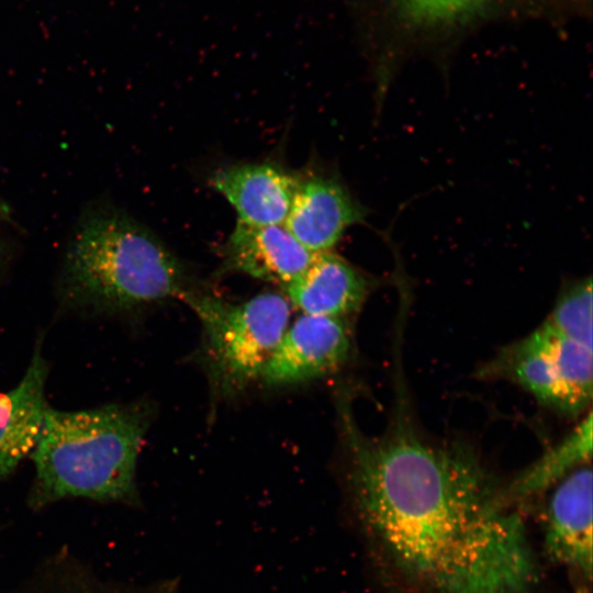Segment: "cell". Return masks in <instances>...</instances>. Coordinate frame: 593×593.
<instances>
[{
    "label": "cell",
    "instance_id": "obj_1",
    "mask_svg": "<svg viewBox=\"0 0 593 593\" xmlns=\"http://www.w3.org/2000/svg\"><path fill=\"white\" fill-rule=\"evenodd\" d=\"M385 430L366 435L338 406L348 480L361 522L418 593H534L537 560L524 519L479 451L422 433L401 389Z\"/></svg>",
    "mask_w": 593,
    "mask_h": 593
},
{
    "label": "cell",
    "instance_id": "obj_2",
    "mask_svg": "<svg viewBox=\"0 0 593 593\" xmlns=\"http://www.w3.org/2000/svg\"><path fill=\"white\" fill-rule=\"evenodd\" d=\"M188 286L184 268L164 243L110 204H94L80 215L58 279L66 305L100 314L182 299Z\"/></svg>",
    "mask_w": 593,
    "mask_h": 593
},
{
    "label": "cell",
    "instance_id": "obj_3",
    "mask_svg": "<svg viewBox=\"0 0 593 593\" xmlns=\"http://www.w3.org/2000/svg\"><path fill=\"white\" fill-rule=\"evenodd\" d=\"M152 421L145 402L80 411L46 407L30 455L40 500H126L135 494L137 458Z\"/></svg>",
    "mask_w": 593,
    "mask_h": 593
},
{
    "label": "cell",
    "instance_id": "obj_4",
    "mask_svg": "<svg viewBox=\"0 0 593 593\" xmlns=\"http://www.w3.org/2000/svg\"><path fill=\"white\" fill-rule=\"evenodd\" d=\"M182 300L201 323V357L217 396L238 394L260 378L290 324L289 301L276 292L232 303L191 290Z\"/></svg>",
    "mask_w": 593,
    "mask_h": 593
},
{
    "label": "cell",
    "instance_id": "obj_5",
    "mask_svg": "<svg viewBox=\"0 0 593 593\" xmlns=\"http://www.w3.org/2000/svg\"><path fill=\"white\" fill-rule=\"evenodd\" d=\"M477 376L515 383L541 406L568 418L583 417L591 411L592 349L544 324L500 348Z\"/></svg>",
    "mask_w": 593,
    "mask_h": 593
},
{
    "label": "cell",
    "instance_id": "obj_6",
    "mask_svg": "<svg viewBox=\"0 0 593 593\" xmlns=\"http://www.w3.org/2000/svg\"><path fill=\"white\" fill-rule=\"evenodd\" d=\"M344 318L302 314L287 327L260 379L271 387L306 382L336 372L353 351Z\"/></svg>",
    "mask_w": 593,
    "mask_h": 593
},
{
    "label": "cell",
    "instance_id": "obj_7",
    "mask_svg": "<svg viewBox=\"0 0 593 593\" xmlns=\"http://www.w3.org/2000/svg\"><path fill=\"white\" fill-rule=\"evenodd\" d=\"M592 467L583 465L552 489L544 532L548 557L586 584L592 579Z\"/></svg>",
    "mask_w": 593,
    "mask_h": 593
},
{
    "label": "cell",
    "instance_id": "obj_8",
    "mask_svg": "<svg viewBox=\"0 0 593 593\" xmlns=\"http://www.w3.org/2000/svg\"><path fill=\"white\" fill-rule=\"evenodd\" d=\"M366 217L365 208L337 179H298L284 227L309 250L328 251L345 231Z\"/></svg>",
    "mask_w": 593,
    "mask_h": 593
},
{
    "label": "cell",
    "instance_id": "obj_9",
    "mask_svg": "<svg viewBox=\"0 0 593 593\" xmlns=\"http://www.w3.org/2000/svg\"><path fill=\"white\" fill-rule=\"evenodd\" d=\"M377 284L376 278L328 250L316 253L284 288L289 303L303 314L345 320L361 309Z\"/></svg>",
    "mask_w": 593,
    "mask_h": 593
},
{
    "label": "cell",
    "instance_id": "obj_10",
    "mask_svg": "<svg viewBox=\"0 0 593 593\" xmlns=\"http://www.w3.org/2000/svg\"><path fill=\"white\" fill-rule=\"evenodd\" d=\"M315 254L284 225H249L238 221L225 246V266L286 287L307 268Z\"/></svg>",
    "mask_w": 593,
    "mask_h": 593
},
{
    "label": "cell",
    "instance_id": "obj_11",
    "mask_svg": "<svg viewBox=\"0 0 593 593\" xmlns=\"http://www.w3.org/2000/svg\"><path fill=\"white\" fill-rule=\"evenodd\" d=\"M47 377L48 365L38 340L20 382L0 394V480L11 474L36 444L48 406Z\"/></svg>",
    "mask_w": 593,
    "mask_h": 593
},
{
    "label": "cell",
    "instance_id": "obj_12",
    "mask_svg": "<svg viewBox=\"0 0 593 593\" xmlns=\"http://www.w3.org/2000/svg\"><path fill=\"white\" fill-rule=\"evenodd\" d=\"M214 187L234 206L239 222L283 225L298 179L271 164H243L222 169Z\"/></svg>",
    "mask_w": 593,
    "mask_h": 593
},
{
    "label": "cell",
    "instance_id": "obj_13",
    "mask_svg": "<svg viewBox=\"0 0 593 593\" xmlns=\"http://www.w3.org/2000/svg\"><path fill=\"white\" fill-rule=\"evenodd\" d=\"M592 412L589 411L575 428L559 444L515 478L502 484L501 497L513 508L553 488L574 469L591 463Z\"/></svg>",
    "mask_w": 593,
    "mask_h": 593
},
{
    "label": "cell",
    "instance_id": "obj_14",
    "mask_svg": "<svg viewBox=\"0 0 593 593\" xmlns=\"http://www.w3.org/2000/svg\"><path fill=\"white\" fill-rule=\"evenodd\" d=\"M592 279L582 277L567 281L541 324L555 333L583 345L593 347Z\"/></svg>",
    "mask_w": 593,
    "mask_h": 593
},
{
    "label": "cell",
    "instance_id": "obj_15",
    "mask_svg": "<svg viewBox=\"0 0 593 593\" xmlns=\"http://www.w3.org/2000/svg\"><path fill=\"white\" fill-rule=\"evenodd\" d=\"M492 0H394L400 20L409 27H448L481 12Z\"/></svg>",
    "mask_w": 593,
    "mask_h": 593
},
{
    "label": "cell",
    "instance_id": "obj_16",
    "mask_svg": "<svg viewBox=\"0 0 593 593\" xmlns=\"http://www.w3.org/2000/svg\"><path fill=\"white\" fill-rule=\"evenodd\" d=\"M12 212L9 204L0 195V221H11Z\"/></svg>",
    "mask_w": 593,
    "mask_h": 593
},
{
    "label": "cell",
    "instance_id": "obj_17",
    "mask_svg": "<svg viewBox=\"0 0 593 593\" xmlns=\"http://www.w3.org/2000/svg\"><path fill=\"white\" fill-rule=\"evenodd\" d=\"M2 253H3V245H2V243L0 242V256L2 255Z\"/></svg>",
    "mask_w": 593,
    "mask_h": 593
}]
</instances>
